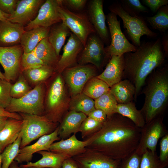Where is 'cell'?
<instances>
[{"label":"cell","instance_id":"3957f363","mask_svg":"<svg viewBox=\"0 0 168 168\" xmlns=\"http://www.w3.org/2000/svg\"><path fill=\"white\" fill-rule=\"evenodd\" d=\"M145 95L140 110L146 124L162 115L168 103V64L157 68L147 77L141 91Z\"/></svg>","mask_w":168,"mask_h":168},{"label":"cell","instance_id":"603a6c76","mask_svg":"<svg viewBox=\"0 0 168 168\" xmlns=\"http://www.w3.org/2000/svg\"><path fill=\"white\" fill-rule=\"evenodd\" d=\"M87 117L82 113L71 110L58 126V135L60 139H66L72 134L79 132L82 123Z\"/></svg>","mask_w":168,"mask_h":168},{"label":"cell","instance_id":"484cf974","mask_svg":"<svg viewBox=\"0 0 168 168\" xmlns=\"http://www.w3.org/2000/svg\"><path fill=\"white\" fill-rule=\"evenodd\" d=\"M22 120L8 119L0 131V148L2 152L17 139L22 129Z\"/></svg>","mask_w":168,"mask_h":168},{"label":"cell","instance_id":"ee69618b","mask_svg":"<svg viewBox=\"0 0 168 168\" xmlns=\"http://www.w3.org/2000/svg\"><path fill=\"white\" fill-rule=\"evenodd\" d=\"M160 153L159 158L160 162L164 168L168 163V134H165L160 142Z\"/></svg>","mask_w":168,"mask_h":168},{"label":"cell","instance_id":"ab89813d","mask_svg":"<svg viewBox=\"0 0 168 168\" xmlns=\"http://www.w3.org/2000/svg\"><path fill=\"white\" fill-rule=\"evenodd\" d=\"M140 168H163L156 152L146 150L142 155Z\"/></svg>","mask_w":168,"mask_h":168},{"label":"cell","instance_id":"60d3db41","mask_svg":"<svg viewBox=\"0 0 168 168\" xmlns=\"http://www.w3.org/2000/svg\"><path fill=\"white\" fill-rule=\"evenodd\" d=\"M31 90L23 75L20 76L18 80L11 86L10 94L12 98H21Z\"/></svg>","mask_w":168,"mask_h":168},{"label":"cell","instance_id":"f35d334b","mask_svg":"<svg viewBox=\"0 0 168 168\" xmlns=\"http://www.w3.org/2000/svg\"><path fill=\"white\" fill-rule=\"evenodd\" d=\"M43 65H45L43 61L36 56L33 51L27 53H23L20 63V69L22 72Z\"/></svg>","mask_w":168,"mask_h":168},{"label":"cell","instance_id":"8992f818","mask_svg":"<svg viewBox=\"0 0 168 168\" xmlns=\"http://www.w3.org/2000/svg\"><path fill=\"white\" fill-rule=\"evenodd\" d=\"M58 11L62 22L80 40L84 47L89 36L96 33L87 14L71 11L63 6L59 0Z\"/></svg>","mask_w":168,"mask_h":168},{"label":"cell","instance_id":"c3c4849f","mask_svg":"<svg viewBox=\"0 0 168 168\" xmlns=\"http://www.w3.org/2000/svg\"><path fill=\"white\" fill-rule=\"evenodd\" d=\"M87 116L101 123L105 122L107 118L106 114L103 111L96 109L91 112Z\"/></svg>","mask_w":168,"mask_h":168},{"label":"cell","instance_id":"30bf717a","mask_svg":"<svg viewBox=\"0 0 168 168\" xmlns=\"http://www.w3.org/2000/svg\"><path fill=\"white\" fill-rule=\"evenodd\" d=\"M163 119L162 115L159 116L146 124L141 128L140 138L135 153L142 156L147 149L153 152H156L159 139L167 134Z\"/></svg>","mask_w":168,"mask_h":168},{"label":"cell","instance_id":"5bb4252c","mask_svg":"<svg viewBox=\"0 0 168 168\" xmlns=\"http://www.w3.org/2000/svg\"><path fill=\"white\" fill-rule=\"evenodd\" d=\"M23 53L20 44L0 47V63L4 69V75L7 81L10 82L16 78L20 69L21 59Z\"/></svg>","mask_w":168,"mask_h":168},{"label":"cell","instance_id":"4fadbf2b","mask_svg":"<svg viewBox=\"0 0 168 168\" xmlns=\"http://www.w3.org/2000/svg\"><path fill=\"white\" fill-rule=\"evenodd\" d=\"M59 0H46L42 5L35 18L24 27L25 31L38 27H49L62 22L58 11Z\"/></svg>","mask_w":168,"mask_h":168},{"label":"cell","instance_id":"7c38bea8","mask_svg":"<svg viewBox=\"0 0 168 168\" xmlns=\"http://www.w3.org/2000/svg\"><path fill=\"white\" fill-rule=\"evenodd\" d=\"M72 157L78 168H119L121 161L86 147L84 152Z\"/></svg>","mask_w":168,"mask_h":168},{"label":"cell","instance_id":"7402d4cb","mask_svg":"<svg viewBox=\"0 0 168 168\" xmlns=\"http://www.w3.org/2000/svg\"><path fill=\"white\" fill-rule=\"evenodd\" d=\"M24 26L8 20L0 21V47H7L20 44Z\"/></svg>","mask_w":168,"mask_h":168},{"label":"cell","instance_id":"b9f144b4","mask_svg":"<svg viewBox=\"0 0 168 168\" xmlns=\"http://www.w3.org/2000/svg\"><path fill=\"white\" fill-rule=\"evenodd\" d=\"M12 85L10 82L0 78V107L6 108L12 98L10 94Z\"/></svg>","mask_w":168,"mask_h":168},{"label":"cell","instance_id":"83f0119b","mask_svg":"<svg viewBox=\"0 0 168 168\" xmlns=\"http://www.w3.org/2000/svg\"><path fill=\"white\" fill-rule=\"evenodd\" d=\"M36 56L46 66L54 68L59 59L48 37L41 40L33 50Z\"/></svg>","mask_w":168,"mask_h":168},{"label":"cell","instance_id":"7bdbcfd3","mask_svg":"<svg viewBox=\"0 0 168 168\" xmlns=\"http://www.w3.org/2000/svg\"><path fill=\"white\" fill-rule=\"evenodd\" d=\"M141 156L134 152L121 160L119 168H140Z\"/></svg>","mask_w":168,"mask_h":168},{"label":"cell","instance_id":"e575fe53","mask_svg":"<svg viewBox=\"0 0 168 168\" xmlns=\"http://www.w3.org/2000/svg\"><path fill=\"white\" fill-rule=\"evenodd\" d=\"M21 140L20 133L17 139L4 149L1 154V168H9L18 154Z\"/></svg>","mask_w":168,"mask_h":168},{"label":"cell","instance_id":"6f0895ef","mask_svg":"<svg viewBox=\"0 0 168 168\" xmlns=\"http://www.w3.org/2000/svg\"><path fill=\"white\" fill-rule=\"evenodd\" d=\"M2 152V151L0 148V168H1L2 166L1 154Z\"/></svg>","mask_w":168,"mask_h":168},{"label":"cell","instance_id":"6da1fadb","mask_svg":"<svg viewBox=\"0 0 168 168\" xmlns=\"http://www.w3.org/2000/svg\"><path fill=\"white\" fill-rule=\"evenodd\" d=\"M141 134V128L116 113L107 117L101 128L88 138L90 141L86 147L121 160L135 152Z\"/></svg>","mask_w":168,"mask_h":168},{"label":"cell","instance_id":"f6af8a7d","mask_svg":"<svg viewBox=\"0 0 168 168\" xmlns=\"http://www.w3.org/2000/svg\"><path fill=\"white\" fill-rule=\"evenodd\" d=\"M62 5L70 10L80 11L85 6L87 1L86 0H60Z\"/></svg>","mask_w":168,"mask_h":168},{"label":"cell","instance_id":"9f6ffc18","mask_svg":"<svg viewBox=\"0 0 168 168\" xmlns=\"http://www.w3.org/2000/svg\"><path fill=\"white\" fill-rule=\"evenodd\" d=\"M0 78L6 80L5 76L4 75V74H2V73L0 70Z\"/></svg>","mask_w":168,"mask_h":168},{"label":"cell","instance_id":"bcb514c9","mask_svg":"<svg viewBox=\"0 0 168 168\" xmlns=\"http://www.w3.org/2000/svg\"><path fill=\"white\" fill-rule=\"evenodd\" d=\"M19 0H0V10L5 13L11 15L17 6Z\"/></svg>","mask_w":168,"mask_h":168},{"label":"cell","instance_id":"2e32d148","mask_svg":"<svg viewBox=\"0 0 168 168\" xmlns=\"http://www.w3.org/2000/svg\"><path fill=\"white\" fill-rule=\"evenodd\" d=\"M104 1L92 0L88 4V16L96 34L104 44L108 45L110 41L109 32L105 22L103 9Z\"/></svg>","mask_w":168,"mask_h":168},{"label":"cell","instance_id":"836d02e7","mask_svg":"<svg viewBox=\"0 0 168 168\" xmlns=\"http://www.w3.org/2000/svg\"><path fill=\"white\" fill-rule=\"evenodd\" d=\"M146 18L153 28L161 33L165 32L168 29V5L160 8L154 16Z\"/></svg>","mask_w":168,"mask_h":168},{"label":"cell","instance_id":"8fae6325","mask_svg":"<svg viewBox=\"0 0 168 168\" xmlns=\"http://www.w3.org/2000/svg\"><path fill=\"white\" fill-rule=\"evenodd\" d=\"M95 67L80 65L65 69L64 75L72 93L76 96L82 93L87 82L96 75Z\"/></svg>","mask_w":168,"mask_h":168},{"label":"cell","instance_id":"f907efd6","mask_svg":"<svg viewBox=\"0 0 168 168\" xmlns=\"http://www.w3.org/2000/svg\"><path fill=\"white\" fill-rule=\"evenodd\" d=\"M61 168H78V167L72 157H69L63 161Z\"/></svg>","mask_w":168,"mask_h":168},{"label":"cell","instance_id":"91938a15","mask_svg":"<svg viewBox=\"0 0 168 168\" xmlns=\"http://www.w3.org/2000/svg\"></svg>","mask_w":168,"mask_h":168},{"label":"cell","instance_id":"f546056e","mask_svg":"<svg viewBox=\"0 0 168 168\" xmlns=\"http://www.w3.org/2000/svg\"><path fill=\"white\" fill-rule=\"evenodd\" d=\"M116 113L128 118L139 128H142L146 124L140 110L137 109L133 101L124 104H118Z\"/></svg>","mask_w":168,"mask_h":168},{"label":"cell","instance_id":"f1b7e54d","mask_svg":"<svg viewBox=\"0 0 168 168\" xmlns=\"http://www.w3.org/2000/svg\"><path fill=\"white\" fill-rule=\"evenodd\" d=\"M70 31L62 22L55 24L50 28L48 39L58 56L66 37L70 34Z\"/></svg>","mask_w":168,"mask_h":168},{"label":"cell","instance_id":"11a10c76","mask_svg":"<svg viewBox=\"0 0 168 168\" xmlns=\"http://www.w3.org/2000/svg\"><path fill=\"white\" fill-rule=\"evenodd\" d=\"M9 168H22L19 166V163L16 161H14L10 165Z\"/></svg>","mask_w":168,"mask_h":168},{"label":"cell","instance_id":"5b68a950","mask_svg":"<svg viewBox=\"0 0 168 168\" xmlns=\"http://www.w3.org/2000/svg\"><path fill=\"white\" fill-rule=\"evenodd\" d=\"M109 9L122 20L127 35L135 46H140L141 38L144 35L153 38L157 37V34L149 28L142 16H131L123 9L120 3L112 4L109 6Z\"/></svg>","mask_w":168,"mask_h":168},{"label":"cell","instance_id":"ba28073f","mask_svg":"<svg viewBox=\"0 0 168 168\" xmlns=\"http://www.w3.org/2000/svg\"><path fill=\"white\" fill-rule=\"evenodd\" d=\"M106 18L111 39L110 44L105 48L107 53L111 57L135 51L138 47L131 43L123 33L120 21L118 20L116 15L110 12Z\"/></svg>","mask_w":168,"mask_h":168},{"label":"cell","instance_id":"d4e9b609","mask_svg":"<svg viewBox=\"0 0 168 168\" xmlns=\"http://www.w3.org/2000/svg\"><path fill=\"white\" fill-rule=\"evenodd\" d=\"M50 27H38L25 31L22 35L20 43L24 53L32 51L41 40L48 37Z\"/></svg>","mask_w":168,"mask_h":168},{"label":"cell","instance_id":"d6986e66","mask_svg":"<svg viewBox=\"0 0 168 168\" xmlns=\"http://www.w3.org/2000/svg\"><path fill=\"white\" fill-rule=\"evenodd\" d=\"M84 46L78 38L73 33H70L67 43L64 45L63 52L54 70L61 72L75 62L78 55Z\"/></svg>","mask_w":168,"mask_h":168},{"label":"cell","instance_id":"e0dca14e","mask_svg":"<svg viewBox=\"0 0 168 168\" xmlns=\"http://www.w3.org/2000/svg\"><path fill=\"white\" fill-rule=\"evenodd\" d=\"M44 0H19L16 9L8 21L24 27L37 16Z\"/></svg>","mask_w":168,"mask_h":168},{"label":"cell","instance_id":"680465c9","mask_svg":"<svg viewBox=\"0 0 168 168\" xmlns=\"http://www.w3.org/2000/svg\"><path fill=\"white\" fill-rule=\"evenodd\" d=\"M37 168L34 167H28V168Z\"/></svg>","mask_w":168,"mask_h":168},{"label":"cell","instance_id":"4dcf8cb0","mask_svg":"<svg viewBox=\"0 0 168 168\" xmlns=\"http://www.w3.org/2000/svg\"><path fill=\"white\" fill-rule=\"evenodd\" d=\"M110 89V87L105 82L95 77L87 82L82 91L85 95L96 99L109 91Z\"/></svg>","mask_w":168,"mask_h":168},{"label":"cell","instance_id":"44dd1931","mask_svg":"<svg viewBox=\"0 0 168 168\" xmlns=\"http://www.w3.org/2000/svg\"><path fill=\"white\" fill-rule=\"evenodd\" d=\"M124 68V54L112 55L104 71L96 77L104 81L110 88L123 80Z\"/></svg>","mask_w":168,"mask_h":168},{"label":"cell","instance_id":"d590c367","mask_svg":"<svg viewBox=\"0 0 168 168\" xmlns=\"http://www.w3.org/2000/svg\"><path fill=\"white\" fill-rule=\"evenodd\" d=\"M54 69V68L53 67L43 65L22 72L31 82L37 83L47 79L51 74Z\"/></svg>","mask_w":168,"mask_h":168},{"label":"cell","instance_id":"816d5d0a","mask_svg":"<svg viewBox=\"0 0 168 168\" xmlns=\"http://www.w3.org/2000/svg\"><path fill=\"white\" fill-rule=\"evenodd\" d=\"M161 44L163 52L166 58L168 56V35L163 36L161 40Z\"/></svg>","mask_w":168,"mask_h":168},{"label":"cell","instance_id":"52a82bcc","mask_svg":"<svg viewBox=\"0 0 168 168\" xmlns=\"http://www.w3.org/2000/svg\"><path fill=\"white\" fill-rule=\"evenodd\" d=\"M43 90L42 85L38 84L22 97L19 98H12L9 105L5 110L10 113L43 115Z\"/></svg>","mask_w":168,"mask_h":168},{"label":"cell","instance_id":"9a60e30c","mask_svg":"<svg viewBox=\"0 0 168 168\" xmlns=\"http://www.w3.org/2000/svg\"><path fill=\"white\" fill-rule=\"evenodd\" d=\"M64 94L63 81L60 76L58 75L53 82L49 90L46 104V114L45 115L55 123L60 120Z\"/></svg>","mask_w":168,"mask_h":168},{"label":"cell","instance_id":"ffe728a7","mask_svg":"<svg viewBox=\"0 0 168 168\" xmlns=\"http://www.w3.org/2000/svg\"><path fill=\"white\" fill-rule=\"evenodd\" d=\"M74 133L69 138L54 142L50 146L49 151L68 155L71 157L85 151L89 143V138L84 141L79 140Z\"/></svg>","mask_w":168,"mask_h":168},{"label":"cell","instance_id":"277c9868","mask_svg":"<svg viewBox=\"0 0 168 168\" xmlns=\"http://www.w3.org/2000/svg\"><path fill=\"white\" fill-rule=\"evenodd\" d=\"M23 121L20 132L21 140L20 149L32 141L53 132L58 126L45 115H38L20 113Z\"/></svg>","mask_w":168,"mask_h":168},{"label":"cell","instance_id":"1f68e13d","mask_svg":"<svg viewBox=\"0 0 168 168\" xmlns=\"http://www.w3.org/2000/svg\"><path fill=\"white\" fill-rule=\"evenodd\" d=\"M76 96L70 104L71 110L82 113L87 116L96 109L95 101L93 99L82 93Z\"/></svg>","mask_w":168,"mask_h":168},{"label":"cell","instance_id":"7a4b0ae2","mask_svg":"<svg viewBox=\"0 0 168 168\" xmlns=\"http://www.w3.org/2000/svg\"><path fill=\"white\" fill-rule=\"evenodd\" d=\"M124 68L123 79L130 81L135 88V101L140 94L146 81L156 68L164 66L166 58L161 40L144 42L134 52L124 54Z\"/></svg>","mask_w":168,"mask_h":168},{"label":"cell","instance_id":"db71d44e","mask_svg":"<svg viewBox=\"0 0 168 168\" xmlns=\"http://www.w3.org/2000/svg\"><path fill=\"white\" fill-rule=\"evenodd\" d=\"M8 118L6 117H0V131L4 127Z\"/></svg>","mask_w":168,"mask_h":168},{"label":"cell","instance_id":"74e56055","mask_svg":"<svg viewBox=\"0 0 168 168\" xmlns=\"http://www.w3.org/2000/svg\"><path fill=\"white\" fill-rule=\"evenodd\" d=\"M103 123L87 116L82 123L79 130L82 138H89L101 128Z\"/></svg>","mask_w":168,"mask_h":168},{"label":"cell","instance_id":"d6a6232c","mask_svg":"<svg viewBox=\"0 0 168 168\" xmlns=\"http://www.w3.org/2000/svg\"><path fill=\"white\" fill-rule=\"evenodd\" d=\"M94 101L95 108L103 111L107 117L116 113L118 103L110 91L95 99Z\"/></svg>","mask_w":168,"mask_h":168},{"label":"cell","instance_id":"681fc988","mask_svg":"<svg viewBox=\"0 0 168 168\" xmlns=\"http://www.w3.org/2000/svg\"><path fill=\"white\" fill-rule=\"evenodd\" d=\"M6 117L9 118L14 119L18 120H22L19 114L16 113H10L7 111L5 109L0 107V117Z\"/></svg>","mask_w":168,"mask_h":168},{"label":"cell","instance_id":"cb8c5ba5","mask_svg":"<svg viewBox=\"0 0 168 168\" xmlns=\"http://www.w3.org/2000/svg\"><path fill=\"white\" fill-rule=\"evenodd\" d=\"M42 156L38 161L29 162L20 165L22 168L34 167L37 168H61L62 163L66 159L71 157L68 155L50 151H42L37 152Z\"/></svg>","mask_w":168,"mask_h":168},{"label":"cell","instance_id":"8d00e7d4","mask_svg":"<svg viewBox=\"0 0 168 168\" xmlns=\"http://www.w3.org/2000/svg\"><path fill=\"white\" fill-rule=\"evenodd\" d=\"M120 3L123 9L132 16H139L141 13L149 12L139 0H121Z\"/></svg>","mask_w":168,"mask_h":168},{"label":"cell","instance_id":"f5cc1de1","mask_svg":"<svg viewBox=\"0 0 168 168\" xmlns=\"http://www.w3.org/2000/svg\"><path fill=\"white\" fill-rule=\"evenodd\" d=\"M10 15L5 13L0 10V21L8 20Z\"/></svg>","mask_w":168,"mask_h":168},{"label":"cell","instance_id":"9c48e42d","mask_svg":"<svg viewBox=\"0 0 168 168\" xmlns=\"http://www.w3.org/2000/svg\"><path fill=\"white\" fill-rule=\"evenodd\" d=\"M104 44L96 33L91 34L88 38L85 45L80 53L77 61L80 65L90 63L97 68H101L108 58Z\"/></svg>","mask_w":168,"mask_h":168},{"label":"cell","instance_id":"4316f807","mask_svg":"<svg viewBox=\"0 0 168 168\" xmlns=\"http://www.w3.org/2000/svg\"><path fill=\"white\" fill-rule=\"evenodd\" d=\"M109 91L118 104H124L134 100L135 88L130 81L124 79L110 87Z\"/></svg>","mask_w":168,"mask_h":168},{"label":"cell","instance_id":"7dc6e473","mask_svg":"<svg viewBox=\"0 0 168 168\" xmlns=\"http://www.w3.org/2000/svg\"><path fill=\"white\" fill-rule=\"evenodd\" d=\"M143 3L153 12H156L161 7L168 5V0H143Z\"/></svg>","mask_w":168,"mask_h":168},{"label":"cell","instance_id":"ac0fdd59","mask_svg":"<svg viewBox=\"0 0 168 168\" xmlns=\"http://www.w3.org/2000/svg\"><path fill=\"white\" fill-rule=\"evenodd\" d=\"M58 126L53 132L41 137L33 144L20 149L14 161L18 163H27L30 162L35 153L42 151H49L51 144L60 139L58 135Z\"/></svg>","mask_w":168,"mask_h":168}]
</instances>
